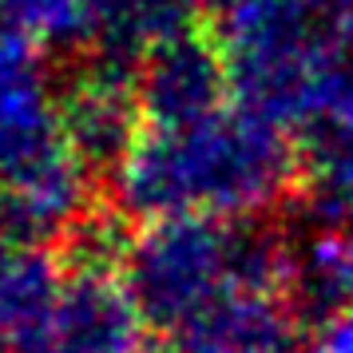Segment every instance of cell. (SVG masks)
I'll list each match as a JSON object with an SVG mask.
<instances>
[{
    "instance_id": "2",
    "label": "cell",
    "mask_w": 353,
    "mask_h": 353,
    "mask_svg": "<svg viewBox=\"0 0 353 353\" xmlns=\"http://www.w3.org/2000/svg\"><path fill=\"white\" fill-rule=\"evenodd\" d=\"M278 258L266 239L203 219H159L131 250V302L151 325L179 334L234 290H270Z\"/></svg>"
},
{
    "instance_id": "5",
    "label": "cell",
    "mask_w": 353,
    "mask_h": 353,
    "mask_svg": "<svg viewBox=\"0 0 353 353\" xmlns=\"http://www.w3.org/2000/svg\"><path fill=\"white\" fill-rule=\"evenodd\" d=\"M60 294L56 266L44 250H36V242L0 234V350H32Z\"/></svg>"
},
{
    "instance_id": "6",
    "label": "cell",
    "mask_w": 353,
    "mask_h": 353,
    "mask_svg": "<svg viewBox=\"0 0 353 353\" xmlns=\"http://www.w3.org/2000/svg\"><path fill=\"white\" fill-rule=\"evenodd\" d=\"M88 12H92V0H0V17L24 40L28 36L60 40L64 32L83 28Z\"/></svg>"
},
{
    "instance_id": "3",
    "label": "cell",
    "mask_w": 353,
    "mask_h": 353,
    "mask_svg": "<svg viewBox=\"0 0 353 353\" xmlns=\"http://www.w3.org/2000/svg\"><path fill=\"white\" fill-rule=\"evenodd\" d=\"M68 147L56 131V108L48 99L44 76L20 32H0V183L24 175Z\"/></svg>"
},
{
    "instance_id": "7",
    "label": "cell",
    "mask_w": 353,
    "mask_h": 353,
    "mask_svg": "<svg viewBox=\"0 0 353 353\" xmlns=\"http://www.w3.org/2000/svg\"><path fill=\"white\" fill-rule=\"evenodd\" d=\"M321 353H353V305L341 314V318L330 321L325 341H321Z\"/></svg>"
},
{
    "instance_id": "1",
    "label": "cell",
    "mask_w": 353,
    "mask_h": 353,
    "mask_svg": "<svg viewBox=\"0 0 353 353\" xmlns=\"http://www.w3.org/2000/svg\"><path fill=\"white\" fill-rule=\"evenodd\" d=\"M290 171L286 143L258 112H214L151 123L119 163L123 203L155 219L234 214L274 199Z\"/></svg>"
},
{
    "instance_id": "8",
    "label": "cell",
    "mask_w": 353,
    "mask_h": 353,
    "mask_svg": "<svg viewBox=\"0 0 353 353\" xmlns=\"http://www.w3.org/2000/svg\"><path fill=\"white\" fill-rule=\"evenodd\" d=\"M330 20H334V36L341 56H353V0H334Z\"/></svg>"
},
{
    "instance_id": "4",
    "label": "cell",
    "mask_w": 353,
    "mask_h": 353,
    "mask_svg": "<svg viewBox=\"0 0 353 353\" xmlns=\"http://www.w3.org/2000/svg\"><path fill=\"white\" fill-rule=\"evenodd\" d=\"M230 68H223L219 48L199 32H167L155 40L143 68L139 108L151 123H187L223 108Z\"/></svg>"
}]
</instances>
